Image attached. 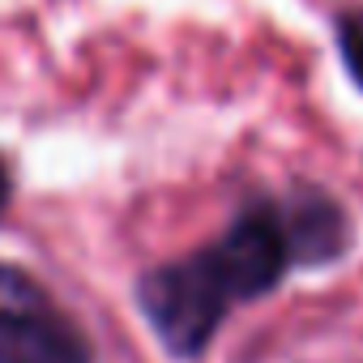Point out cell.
I'll list each match as a JSON object with an SVG mask.
<instances>
[{
  "label": "cell",
  "instance_id": "obj_1",
  "mask_svg": "<svg viewBox=\"0 0 363 363\" xmlns=\"http://www.w3.org/2000/svg\"><path fill=\"white\" fill-rule=\"evenodd\" d=\"M137 303L171 354L193 359L218 333V325L231 308V295L223 291L206 252H193L184 261L150 269L137 286Z\"/></svg>",
  "mask_w": 363,
  "mask_h": 363
},
{
  "label": "cell",
  "instance_id": "obj_2",
  "mask_svg": "<svg viewBox=\"0 0 363 363\" xmlns=\"http://www.w3.org/2000/svg\"><path fill=\"white\" fill-rule=\"evenodd\" d=\"M0 363H94L86 333L22 269L0 265Z\"/></svg>",
  "mask_w": 363,
  "mask_h": 363
},
{
  "label": "cell",
  "instance_id": "obj_3",
  "mask_svg": "<svg viewBox=\"0 0 363 363\" xmlns=\"http://www.w3.org/2000/svg\"><path fill=\"white\" fill-rule=\"evenodd\" d=\"M210 269L218 274L223 291L231 295V303L240 299H257L265 291H274L286 274V265L295 261L291 252V235H286V223L278 210H248L231 223V231L201 248Z\"/></svg>",
  "mask_w": 363,
  "mask_h": 363
},
{
  "label": "cell",
  "instance_id": "obj_4",
  "mask_svg": "<svg viewBox=\"0 0 363 363\" xmlns=\"http://www.w3.org/2000/svg\"><path fill=\"white\" fill-rule=\"evenodd\" d=\"M282 223H286L295 261H325V257H333L342 248V214L325 197H308Z\"/></svg>",
  "mask_w": 363,
  "mask_h": 363
},
{
  "label": "cell",
  "instance_id": "obj_5",
  "mask_svg": "<svg viewBox=\"0 0 363 363\" xmlns=\"http://www.w3.org/2000/svg\"><path fill=\"white\" fill-rule=\"evenodd\" d=\"M337 43H342V60H346L350 77L363 86V9L350 13V18H342V26H337Z\"/></svg>",
  "mask_w": 363,
  "mask_h": 363
},
{
  "label": "cell",
  "instance_id": "obj_6",
  "mask_svg": "<svg viewBox=\"0 0 363 363\" xmlns=\"http://www.w3.org/2000/svg\"><path fill=\"white\" fill-rule=\"evenodd\" d=\"M9 201V175H5V162H0V210H5Z\"/></svg>",
  "mask_w": 363,
  "mask_h": 363
}]
</instances>
